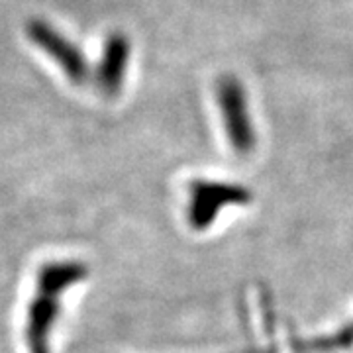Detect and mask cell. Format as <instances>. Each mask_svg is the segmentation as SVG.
<instances>
[{
  "mask_svg": "<svg viewBox=\"0 0 353 353\" xmlns=\"http://www.w3.org/2000/svg\"><path fill=\"white\" fill-rule=\"evenodd\" d=\"M216 99L220 116L226 128V136L236 148V152H250L255 143V132H253L252 114L248 106V94L245 88L236 77H222L218 81Z\"/></svg>",
  "mask_w": 353,
  "mask_h": 353,
  "instance_id": "6da1fadb",
  "label": "cell"
},
{
  "mask_svg": "<svg viewBox=\"0 0 353 353\" xmlns=\"http://www.w3.org/2000/svg\"><path fill=\"white\" fill-rule=\"evenodd\" d=\"M26 34L30 41L43 51L50 59L61 67L65 77L73 83H85L88 77V63L83 55V51L79 50L71 39L63 36L57 28L41 18H32L26 24Z\"/></svg>",
  "mask_w": 353,
  "mask_h": 353,
  "instance_id": "7a4b0ae2",
  "label": "cell"
},
{
  "mask_svg": "<svg viewBox=\"0 0 353 353\" xmlns=\"http://www.w3.org/2000/svg\"><path fill=\"white\" fill-rule=\"evenodd\" d=\"M130 53H132V43L122 32H114L104 41L101 61L97 67V85L106 97L120 94L128 73Z\"/></svg>",
  "mask_w": 353,
  "mask_h": 353,
  "instance_id": "3957f363",
  "label": "cell"
},
{
  "mask_svg": "<svg viewBox=\"0 0 353 353\" xmlns=\"http://www.w3.org/2000/svg\"><path fill=\"white\" fill-rule=\"evenodd\" d=\"M59 314V294L38 290L28 310V350L30 353H50V334Z\"/></svg>",
  "mask_w": 353,
  "mask_h": 353,
  "instance_id": "277c9868",
  "label": "cell"
},
{
  "mask_svg": "<svg viewBox=\"0 0 353 353\" xmlns=\"http://www.w3.org/2000/svg\"><path fill=\"white\" fill-rule=\"evenodd\" d=\"M87 277L85 265L79 261H57V263L46 265L38 275V290L59 294L67 287L75 285Z\"/></svg>",
  "mask_w": 353,
  "mask_h": 353,
  "instance_id": "5b68a950",
  "label": "cell"
}]
</instances>
